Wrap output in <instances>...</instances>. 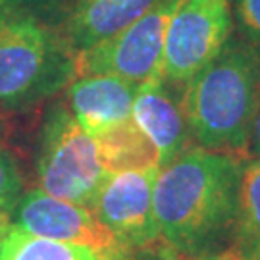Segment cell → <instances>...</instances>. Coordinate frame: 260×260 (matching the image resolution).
Here are the masks:
<instances>
[{
    "mask_svg": "<svg viewBox=\"0 0 260 260\" xmlns=\"http://www.w3.org/2000/svg\"><path fill=\"white\" fill-rule=\"evenodd\" d=\"M241 158L193 147L160 166L154 183L158 239L172 251L223 258L232 241Z\"/></svg>",
    "mask_w": 260,
    "mask_h": 260,
    "instance_id": "1",
    "label": "cell"
},
{
    "mask_svg": "<svg viewBox=\"0 0 260 260\" xmlns=\"http://www.w3.org/2000/svg\"><path fill=\"white\" fill-rule=\"evenodd\" d=\"M260 99V47L232 33L223 48L181 89V110L195 147L249 158Z\"/></svg>",
    "mask_w": 260,
    "mask_h": 260,
    "instance_id": "2",
    "label": "cell"
},
{
    "mask_svg": "<svg viewBox=\"0 0 260 260\" xmlns=\"http://www.w3.org/2000/svg\"><path fill=\"white\" fill-rule=\"evenodd\" d=\"M75 77V54L56 19L19 0H0V116L37 110Z\"/></svg>",
    "mask_w": 260,
    "mask_h": 260,
    "instance_id": "3",
    "label": "cell"
},
{
    "mask_svg": "<svg viewBox=\"0 0 260 260\" xmlns=\"http://www.w3.org/2000/svg\"><path fill=\"white\" fill-rule=\"evenodd\" d=\"M39 189L75 205H93L110 177L96 141L81 129L66 103H52L45 112L35 158Z\"/></svg>",
    "mask_w": 260,
    "mask_h": 260,
    "instance_id": "4",
    "label": "cell"
},
{
    "mask_svg": "<svg viewBox=\"0 0 260 260\" xmlns=\"http://www.w3.org/2000/svg\"><path fill=\"white\" fill-rule=\"evenodd\" d=\"M233 33L232 0H176L162 50V79L177 93Z\"/></svg>",
    "mask_w": 260,
    "mask_h": 260,
    "instance_id": "5",
    "label": "cell"
},
{
    "mask_svg": "<svg viewBox=\"0 0 260 260\" xmlns=\"http://www.w3.org/2000/svg\"><path fill=\"white\" fill-rule=\"evenodd\" d=\"M12 225L39 237L87 247L104 260L135 258V252L129 251L89 206L48 195L39 187L21 193L12 212Z\"/></svg>",
    "mask_w": 260,
    "mask_h": 260,
    "instance_id": "6",
    "label": "cell"
},
{
    "mask_svg": "<svg viewBox=\"0 0 260 260\" xmlns=\"http://www.w3.org/2000/svg\"><path fill=\"white\" fill-rule=\"evenodd\" d=\"M176 0H160L114 37L75 56L77 75H118L143 85L162 64L168 21Z\"/></svg>",
    "mask_w": 260,
    "mask_h": 260,
    "instance_id": "7",
    "label": "cell"
},
{
    "mask_svg": "<svg viewBox=\"0 0 260 260\" xmlns=\"http://www.w3.org/2000/svg\"><path fill=\"white\" fill-rule=\"evenodd\" d=\"M160 168L110 174L91 210L129 251L162 247L154 218V183Z\"/></svg>",
    "mask_w": 260,
    "mask_h": 260,
    "instance_id": "8",
    "label": "cell"
},
{
    "mask_svg": "<svg viewBox=\"0 0 260 260\" xmlns=\"http://www.w3.org/2000/svg\"><path fill=\"white\" fill-rule=\"evenodd\" d=\"M160 0H60L56 23L75 56L83 54L147 14Z\"/></svg>",
    "mask_w": 260,
    "mask_h": 260,
    "instance_id": "9",
    "label": "cell"
},
{
    "mask_svg": "<svg viewBox=\"0 0 260 260\" xmlns=\"http://www.w3.org/2000/svg\"><path fill=\"white\" fill-rule=\"evenodd\" d=\"M139 85L118 75H77L66 89V104L93 139L131 118Z\"/></svg>",
    "mask_w": 260,
    "mask_h": 260,
    "instance_id": "10",
    "label": "cell"
},
{
    "mask_svg": "<svg viewBox=\"0 0 260 260\" xmlns=\"http://www.w3.org/2000/svg\"><path fill=\"white\" fill-rule=\"evenodd\" d=\"M131 118L156 145L162 166L195 147L176 91L164 83L160 68L139 85Z\"/></svg>",
    "mask_w": 260,
    "mask_h": 260,
    "instance_id": "11",
    "label": "cell"
},
{
    "mask_svg": "<svg viewBox=\"0 0 260 260\" xmlns=\"http://www.w3.org/2000/svg\"><path fill=\"white\" fill-rule=\"evenodd\" d=\"M225 260H260V158L241 162L237 210Z\"/></svg>",
    "mask_w": 260,
    "mask_h": 260,
    "instance_id": "12",
    "label": "cell"
},
{
    "mask_svg": "<svg viewBox=\"0 0 260 260\" xmlns=\"http://www.w3.org/2000/svg\"><path fill=\"white\" fill-rule=\"evenodd\" d=\"M94 141L108 174L162 166L156 145L135 123L133 118H127L125 121L114 125Z\"/></svg>",
    "mask_w": 260,
    "mask_h": 260,
    "instance_id": "13",
    "label": "cell"
},
{
    "mask_svg": "<svg viewBox=\"0 0 260 260\" xmlns=\"http://www.w3.org/2000/svg\"><path fill=\"white\" fill-rule=\"evenodd\" d=\"M0 260H104L94 251L74 245V243L56 241L48 237H39L21 228L12 225L4 237Z\"/></svg>",
    "mask_w": 260,
    "mask_h": 260,
    "instance_id": "14",
    "label": "cell"
},
{
    "mask_svg": "<svg viewBox=\"0 0 260 260\" xmlns=\"http://www.w3.org/2000/svg\"><path fill=\"white\" fill-rule=\"evenodd\" d=\"M23 193V177L18 160L8 149L0 147V214H12Z\"/></svg>",
    "mask_w": 260,
    "mask_h": 260,
    "instance_id": "15",
    "label": "cell"
},
{
    "mask_svg": "<svg viewBox=\"0 0 260 260\" xmlns=\"http://www.w3.org/2000/svg\"><path fill=\"white\" fill-rule=\"evenodd\" d=\"M235 33L260 47V0H232Z\"/></svg>",
    "mask_w": 260,
    "mask_h": 260,
    "instance_id": "16",
    "label": "cell"
},
{
    "mask_svg": "<svg viewBox=\"0 0 260 260\" xmlns=\"http://www.w3.org/2000/svg\"><path fill=\"white\" fill-rule=\"evenodd\" d=\"M133 260H225V258H205V256H195V254L172 251L168 247H158V249H152V251L137 252Z\"/></svg>",
    "mask_w": 260,
    "mask_h": 260,
    "instance_id": "17",
    "label": "cell"
},
{
    "mask_svg": "<svg viewBox=\"0 0 260 260\" xmlns=\"http://www.w3.org/2000/svg\"><path fill=\"white\" fill-rule=\"evenodd\" d=\"M249 158H260V99L254 114V123L251 131V143H249Z\"/></svg>",
    "mask_w": 260,
    "mask_h": 260,
    "instance_id": "18",
    "label": "cell"
},
{
    "mask_svg": "<svg viewBox=\"0 0 260 260\" xmlns=\"http://www.w3.org/2000/svg\"><path fill=\"white\" fill-rule=\"evenodd\" d=\"M10 228H12V214H0V249Z\"/></svg>",
    "mask_w": 260,
    "mask_h": 260,
    "instance_id": "19",
    "label": "cell"
}]
</instances>
